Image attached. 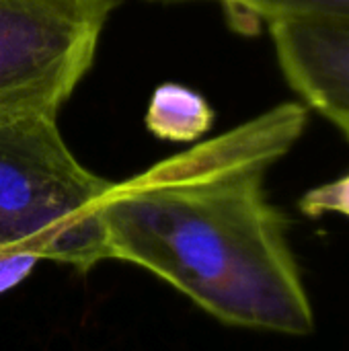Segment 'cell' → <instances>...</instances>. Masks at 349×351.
Returning a JSON list of instances; mask_svg holds the SVG:
<instances>
[{"label":"cell","mask_w":349,"mask_h":351,"mask_svg":"<svg viewBox=\"0 0 349 351\" xmlns=\"http://www.w3.org/2000/svg\"><path fill=\"white\" fill-rule=\"evenodd\" d=\"M302 103L111 183L99 206L107 259L140 265L218 321L304 337L315 313L263 177L298 142Z\"/></svg>","instance_id":"1"},{"label":"cell","mask_w":349,"mask_h":351,"mask_svg":"<svg viewBox=\"0 0 349 351\" xmlns=\"http://www.w3.org/2000/svg\"><path fill=\"white\" fill-rule=\"evenodd\" d=\"M109 187L72 154L56 115L0 117V251L91 271L107 259L99 206Z\"/></svg>","instance_id":"2"},{"label":"cell","mask_w":349,"mask_h":351,"mask_svg":"<svg viewBox=\"0 0 349 351\" xmlns=\"http://www.w3.org/2000/svg\"><path fill=\"white\" fill-rule=\"evenodd\" d=\"M121 0H0V117L56 115Z\"/></svg>","instance_id":"3"},{"label":"cell","mask_w":349,"mask_h":351,"mask_svg":"<svg viewBox=\"0 0 349 351\" xmlns=\"http://www.w3.org/2000/svg\"><path fill=\"white\" fill-rule=\"evenodd\" d=\"M288 86L349 140V21L267 25Z\"/></svg>","instance_id":"4"},{"label":"cell","mask_w":349,"mask_h":351,"mask_svg":"<svg viewBox=\"0 0 349 351\" xmlns=\"http://www.w3.org/2000/svg\"><path fill=\"white\" fill-rule=\"evenodd\" d=\"M214 123L208 101L177 82L160 84L146 109V128L152 136L169 142H191L204 136Z\"/></svg>","instance_id":"5"},{"label":"cell","mask_w":349,"mask_h":351,"mask_svg":"<svg viewBox=\"0 0 349 351\" xmlns=\"http://www.w3.org/2000/svg\"><path fill=\"white\" fill-rule=\"evenodd\" d=\"M167 2V0H160ZM218 2L230 25L253 33L274 21H349V0H212Z\"/></svg>","instance_id":"6"},{"label":"cell","mask_w":349,"mask_h":351,"mask_svg":"<svg viewBox=\"0 0 349 351\" xmlns=\"http://www.w3.org/2000/svg\"><path fill=\"white\" fill-rule=\"evenodd\" d=\"M298 208L309 218H319L325 214H341L349 218V173L304 193Z\"/></svg>","instance_id":"7"},{"label":"cell","mask_w":349,"mask_h":351,"mask_svg":"<svg viewBox=\"0 0 349 351\" xmlns=\"http://www.w3.org/2000/svg\"><path fill=\"white\" fill-rule=\"evenodd\" d=\"M37 261L39 259H35L31 255L0 251V294L19 286L31 274V269L37 265Z\"/></svg>","instance_id":"8"}]
</instances>
